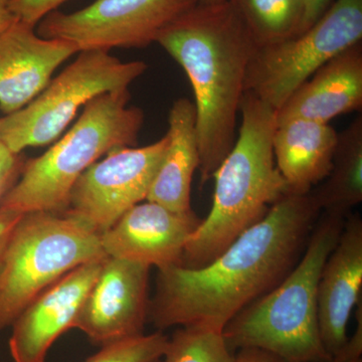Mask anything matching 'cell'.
<instances>
[{
  "label": "cell",
  "instance_id": "6da1fadb",
  "mask_svg": "<svg viewBox=\"0 0 362 362\" xmlns=\"http://www.w3.org/2000/svg\"><path fill=\"white\" fill-rule=\"evenodd\" d=\"M320 214L310 192H288L207 265L159 269L149 304L154 326L159 331L178 326L223 332L296 265Z\"/></svg>",
  "mask_w": 362,
  "mask_h": 362
},
{
  "label": "cell",
  "instance_id": "7a4b0ae2",
  "mask_svg": "<svg viewBox=\"0 0 362 362\" xmlns=\"http://www.w3.org/2000/svg\"><path fill=\"white\" fill-rule=\"evenodd\" d=\"M156 42L183 69L194 90L199 170L204 185L235 144L247 68L258 45L228 0L197 4Z\"/></svg>",
  "mask_w": 362,
  "mask_h": 362
},
{
  "label": "cell",
  "instance_id": "3957f363",
  "mask_svg": "<svg viewBox=\"0 0 362 362\" xmlns=\"http://www.w3.org/2000/svg\"><path fill=\"white\" fill-rule=\"evenodd\" d=\"M239 133L213 176V206L188 240L180 265L199 268L213 262L245 230L261 221L289 192L276 165V111L245 93Z\"/></svg>",
  "mask_w": 362,
  "mask_h": 362
},
{
  "label": "cell",
  "instance_id": "277c9868",
  "mask_svg": "<svg viewBox=\"0 0 362 362\" xmlns=\"http://www.w3.org/2000/svg\"><path fill=\"white\" fill-rule=\"evenodd\" d=\"M345 220L321 213L296 265L223 328L230 350H265L285 362H331L321 341L317 293L324 263Z\"/></svg>",
  "mask_w": 362,
  "mask_h": 362
},
{
  "label": "cell",
  "instance_id": "5b68a950",
  "mask_svg": "<svg viewBox=\"0 0 362 362\" xmlns=\"http://www.w3.org/2000/svg\"><path fill=\"white\" fill-rule=\"evenodd\" d=\"M130 98L129 90H116L86 105L64 137L42 156L25 161L0 206L21 214L66 211L71 188L85 170L109 152L137 143L144 114L128 106Z\"/></svg>",
  "mask_w": 362,
  "mask_h": 362
},
{
  "label": "cell",
  "instance_id": "8992f818",
  "mask_svg": "<svg viewBox=\"0 0 362 362\" xmlns=\"http://www.w3.org/2000/svg\"><path fill=\"white\" fill-rule=\"evenodd\" d=\"M106 257L100 233L68 209L23 214L0 266V330L66 274Z\"/></svg>",
  "mask_w": 362,
  "mask_h": 362
},
{
  "label": "cell",
  "instance_id": "52a82bcc",
  "mask_svg": "<svg viewBox=\"0 0 362 362\" xmlns=\"http://www.w3.org/2000/svg\"><path fill=\"white\" fill-rule=\"evenodd\" d=\"M78 54L30 104L0 118V142L14 153L54 142L81 107L105 93L128 90L147 70L145 62H122L108 51Z\"/></svg>",
  "mask_w": 362,
  "mask_h": 362
},
{
  "label": "cell",
  "instance_id": "ba28073f",
  "mask_svg": "<svg viewBox=\"0 0 362 362\" xmlns=\"http://www.w3.org/2000/svg\"><path fill=\"white\" fill-rule=\"evenodd\" d=\"M362 42V0H335L304 32L257 47L247 68L246 92L278 111L320 66Z\"/></svg>",
  "mask_w": 362,
  "mask_h": 362
},
{
  "label": "cell",
  "instance_id": "9c48e42d",
  "mask_svg": "<svg viewBox=\"0 0 362 362\" xmlns=\"http://www.w3.org/2000/svg\"><path fill=\"white\" fill-rule=\"evenodd\" d=\"M199 0H96L65 13L54 11L37 25L40 37L70 42L78 52L142 49L156 42L169 25Z\"/></svg>",
  "mask_w": 362,
  "mask_h": 362
},
{
  "label": "cell",
  "instance_id": "30bf717a",
  "mask_svg": "<svg viewBox=\"0 0 362 362\" xmlns=\"http://www.w3.org/2000/svg\"><path fill=\"white\" fill-rule=\"evenodd\" d=\"M168 135L143 147H122L93 163L71 190L68 211L101 235L146 201L168 149Z\"/></svg>",
  "mask_w": 362,
  "mask_h": 362
},
{
  "label": "cell",
  "instance_id": "8fae6325",
  "mask_svg": "<svg viewBox=\"0 0 362 362\" xmlns=\"http://www.w3.org/2000/svg\"><path fill=\"white\" fill-rule=\"evenodd\" d=\"M149 272L143 264L106 257L74 328L100 346L144 334Z\"/></svg>",
  "mask_w": 362,
  "mask_h": 362
},
{
  "label": "cell",
  "instance_id": "7c38bea8",
  "mask_svg": "<svg viewBox=\"0 0 362 362\" xmlns=\"http://www.w3.org/2000/svg\"><path fill=\"white\" fill-rule=\"evenodd\" d=\"M202 218L194 211L175 213L156 202L136 204L100 235L107 257L157 269L180 265L188 240Z\"/></svg>",
  "mask_w": 362,
  "mask_h": 362
},
{
  "label": "cell",
  "instance_id": "4fadbf2b",
  "mask_svg": "<svg viewBox=\"0 0 362 362\" xmlns=\"http://www.w3.org/2000/svg\"><path fill=\"white\" fill-rule=\"evenodd\" d=\"M104 259L89 262L66 274L21 312L11 325L9 338L14 362H45L54 341L74 328Z\"/></svg>",
  "mask_w": 362,
  "mask_h": 362
},
{
  "label": "cell",
  "instance_id": "5bb4252c",
  "mask_svg": "<svg viewBox=\"0 0 362 362\" xmlns=\"http://www.w3.org/2000/svg\"><path fill=\"white\" fill-rule=\"evenodd\" d=\"M362 298V218L349 214L321 271L317 293L324 349L335 361L346 345L347 325Z\"/></svg>",
  "mask_w": 362,
  "mask_h": 362
},
{
  "label": "cell",
  "instance_id": "9a60e30c",
  "mask_svg": "<svg viewBox=\"0 0 362 362\" xmlns=\"http://www.w3.org/2000/svg\"><path fill=\"white\" fill-rule=\"evenodd\" d=\"M75 45L40 37L16 20L0 33V110H21L45 89L54 71L78 54Z\"/></svg>",
  "mask_w": 362,
  "mask_h": 362
},
{
  "label": "cell",
  "instance_id": "2e32d148",
  "mask_svg": "<svg viewBox=\"0 0 362 362\" xmlns=\"http://www.w3.org/2000/svg\"><path fill=\"white\" fill-rule=\"evenodd\" d=\"M362 108V42L329 59L276 111L277 124L305 119L329 124Z\"/></svg>",
  "mask_w": 362,
  "mask_h": 362
},
{
  "label": "cell",
  "instance_id": "e0dca14e",
  "mask_svg": "<svg viewBox=\"0 0 362 362\" xmlns=\"http://www.w3.org/2000/svg\"><path fill=\"white\" fill-rule=\"evenodd\" d=\"M337 138L327 123L293 119L277 124L274 157L289 192L309 194L328 175Z\"/></svg>",
  "mask_w": 362,
  "mask_h": 362
},
{
  "label": "cell",
  "instance_id": "ac0fdd59",
  "mask_svg": "<svg viewBox=\"0 0 362 362\" xmlns=\"http://www.w3.org/2000/svg\"><path fill=\"white\" fill-rule=\"evenodd\" d=\"M195 120L194 104L187 98L176 100L169 111L168 149L146 199L175 213L192 211V178L201 161Z\"/></svg>",
  "mask_w": 362,
  "mask_h": 362
},
{
  "label": "cell",
  "instance_id": "d6986e66",
  "mask_svg": "<svg viewBox=\"0 0 362 362\" xmlns=\"http://www.w3.org/2000/svg\"><path fill=\"white\" fill-rule=\"evenodd\" d=\"M321 213L346 218L362 202V116L338 134L329 173L310 192Z\"/></svg>",
  "mask_w": 362,
  "mask_h": 362
},
{
  "label": "cell",
  "instance_id": "ffe728a7",
  "mask_svg": "<svg viewBox=\"0 0 362 362\" xmlns=\"http://www.w3.org/2000/svg\"><path fill=\"white\" fill-rule=\"evenodd\" d=\"M239 11L258 47L302 32L306 0H228Z\"/></svg>",
  "mask_w": 362,
  "mask_h": 362
},
{
  "label": "cell",
  "instance_id": "44dd1931",
  "mask_svg": "<svg viewBox=\"0 0 362 362\" xmlns=\"http://www.w3.org/2000/svg\"><path fill=\"white\" fill-rule=\"evenodd\" d=\"M162 362H235V357L223 332L180 327L168 338Z\"/></svg>",
  "mask_w": 362,
  "mask_h": 362
},
{
  "label": "cell",
  "instance_id": "7402d4cb",
  "mask_svg": "<svg viewBox=\"0 0 362 362\" xmlns=\"http://www.w3.org/2000/svg\"><path fill=\"white\" fill-rule=\"evenodd\" d=\"M168 338L157 331L109 343L84 362H153L163 356Z\"/></svg>",
  "mask_w": 362,
  "mask_h": 362
},
{
  "label": "cell",
  "instance_id": "603a6c76",
  "mask_svg": "<svg viewBox=\"0 0 362 362\" xmlns=\"http://www.w3.org/2000/svg\"><path fill=\"white\" fill-rule=\"evenodd\" d=\"M66 1L69 0H8V8L16 20L35 28Z\"/></svg>",
  "mask_w": 362,
  "mask_h": 362
},
{
  "label": "cell",
  "instance_id": "cb8c5ba5",
  "mask_svg": "<svg viewBox=\"0 0 362 362\" xmlns=\"http://www.w3.org/2000/svg\"><path fill=\"white\" fill-rule=\"evenodd\" d=\"M25 160L0 142V202L16 185L23 170Z\"/></svg>",
  "mask_w": 362,
  "mask_h": 362
},
{
  "label": "cell",
  "instance_id": "d4e9b609",
  "mask_svg": "<svg viewBox=\"0 0 362 362\" xmlns=\"http://www.w3.org/2000/svg\"><path fill=\"white\" fill-rule=\"evenodd\" d=\"M356 328L349 337L346 345L340 356L333 362H352L361 361L362 356V298L356 306Z\"/></svg>",
  "mask_w": 362,
  "mask_h": 362
},
{
  "label": "cell",
  "instance_id": "484cf974",
  "mask_svg": "<svg viewBox=\"0 0 362 362\" xmlns=\"http://www.w3.org/2000/svg\"><path fill=\"white\" fill-rule=\"evenodd\" d=\"M21 216V214L0 206V266L9 240Z\"/></svg>",
  "mask_w": 362,
  "mask_h": 362
},
{
  "label": "cell",
  "instance_id": "4316f807",
  "mask_svg": "<svg viewBox=\"0 0 362 362\" xmlns=\"http://www.w3.org/2000/svg\"><path fill=\"white\" fill-rule=\"evenodd\" d=\"M235 362H285L265 350L243 349L235 352Z\"/></svg>",
  "mask_w": 362,
  "mask_h": 362
},
{
  "label": "cell",
  "instance_id": "83f0119b",
  "mask_svg": "<svg viewBox=\"0 0 362 362\" xmlns=\"http://www.w3.org/2000/svg\"><path fill=\"white\" fill-rule=\"evenodd\" d=\"M332 2L333 0H306V14H305L302 32L313 25L327 11L328 7L331 6Z\"/></svg>",
  "mask_w": 362,
  "mask_h": 362
},
{
  "label": "cell",
  "instance_id": "f1b7e54d",
  "mask_svg": "<svg viewBox=\"0 0 362 362\" xmlns=\"http://www.w3.org/2000/svg\"><path fill=\"white\" fill-rule=\"evenodd\" d=\"M16 18L8 8V0H0V33L6 30Z\"/></svg>",
  "mask_w": 362,
  "mask_h": 362
},
{
  "label": "cell",
  "instance_id": "f546056e",
  "mask_svg": "<svg viewBox=\"0 0 362 362\" xmlns=\"http://www.w3.org/2000/svg\"><path fill=\"white\" fill-rule=\"evenodd\" d=\"M226 1V0H199V4H221V2Z\"/></svg>",
  "mask_w": 362,
  "mask_h": 362
},
{
  "label": "cell",
  "instance_id": "4dcf8cb0",
  "mask_svg": "<svg viewBox=\"0 0 362 362\" xmlns=\"http://www.w3.org/2000/svg\"><path fill=\"white\" fill-rule=\"evenodd\" d=\"M153 362H162V358L158 359V361H153Z\"/></svg>",
  "mask_w": 362,
  "mask_h": 362
},
{
  "label": "cell",
  "instance_id": "1f68e13d",
  "mask_svg": "<svg viewBox=\"0 0 362 362\" xmlns=\"http://www.w3.org/2000/svg\"><path fill=\"white\" fill-rule=\"evenodd\" d=\"M352 362H362V359H361V361H352Z\"/></svg>",
  "mask_w": 362,
  "mask_h": 362
}]
</instances>
